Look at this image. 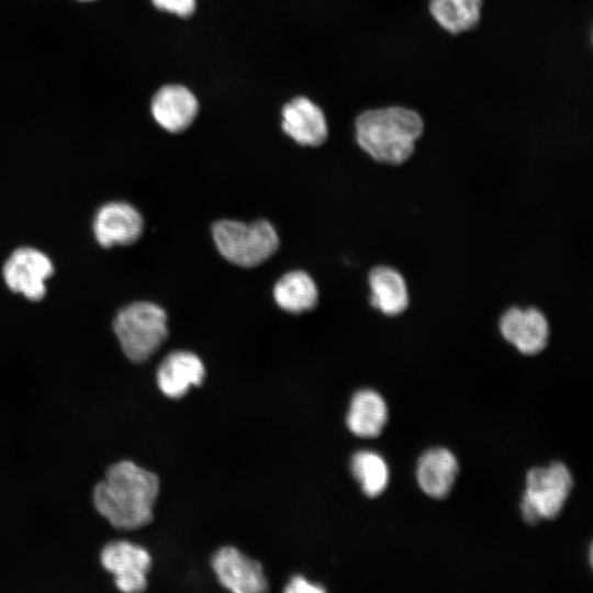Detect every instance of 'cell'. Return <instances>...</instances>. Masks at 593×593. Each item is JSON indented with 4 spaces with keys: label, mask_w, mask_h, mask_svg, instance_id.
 I'll list each match as a JSON object with an SVG mask.
<instances>
[{
    "label": "cell",
    "mask_w": 593,
    "mask_h": 593,
    "mask_svg": "<svg viewBox=\"0 0 593 593\" xmlns=\"http://www.w3.org/2000/svg\"><path fill=\"white\" fill-rule=\"evenodd\" d=\"M159 493L158 477L130 460L111 465L92 492L96 511L112 527L134 530L153 519Z\"/></svg>",
    "instance_id": "obj_1"
},
{
    "label": "cell",
    "mask_w": 593,
    "mask_h": 593,
    "mask_svg": "<svg viewBox=\"0 0 593 593\" xmlns=\"http://www.w3.org/2000/svg\"><path fill=\"white\" fill-rule=\"evenodd\" d=\"M358 145L374 160L401 165L414 153L424 132L423 118L413 109L400 105L370 109L355 122Z\"/></svg>",
    "instance_id": "obj_2"
},
{
    "label": "cell",
    "mask_w": 593,
    "mask_h": 593,
    "mask_svg": "<svg viewBox=\"0 0 593 593\" xmlns=\"http://www.w3.org/2000/svg\"><path fill=\"white\" fill-rule=\"evenodd\" d=\"M113 331L124 355L133 362L147 360L167 337V315L152 302H133L113 320Z\"/></svg>",
    "instance_id": "obj_3"
},
{
    "label": "cell",
    "mask_w": 593,
    "mask_h": 593,
    "mask_svg": "<svg viewBox=\"0 0 593 593\" xmlns=\"http://www.w3.org/2000/svg\"><path fill=\"white\" fill-rule=\"evenodd\" d=\"M212 235L220 254L239 267H255L267 260L279 246L273 226L265 220L246 224L221 220L213 224Z\"/></svg>",
    "instance_id": "obj_4"
},
{
    "label": "cell",
    "mask_w": 593,
    "mask_h": 593,
    "mask_svg": "<svg viewBox=\"0 0 593 593\" xmlns=\"http://www.w3.org/2000/svg\"><path fill=\"white\" fill-rule=\"evenodd\" d=\"M572 488L568 468L555 462L547 468L532 469L526 477L522 514L529 524L559 515Z\"/></svg>",
    "instance_id": "obj_5"
},
{
    "label": "cell",
    "mask_w": 593,
    "mask_h": 593,
    "mask_svg": "<svg viewBox=\"0 0 593 593\" xmlns=\"http://www.w3.org/2000/svg\"><path fill=\"white\" fill-rule=\"evenodd\" d=\"M49 257L33 247L12 251L3 265L2 275L8 288L30 301H40L46 293V280L53 275Z\"/></svg>",
    "instance_id": "obj_6"
},
{
    "label": "cell",
    "mask_w": 593,
    "mask_h": 593,
    "mask_svg": "<svg viewBox=\"0 0 593 593\" xmlns=\"http://www.w3.org/2000/svg\"><path fill=\"white\" fill-rule=\"evenodd\" d=\"M100 562L113 575L121 592L137 593L146 589L152 557L144 547L127 540L109 542L101 549Z\"/></svg>",
    "instance_id": "obj_7"
},
{
    "label": "cell",
    "mask_w": 593,
    "mask_h": 593,
    "mask_svg": "<svg viewBox=\"0 0 593 593\" xmlns=\"http://www.w3.org/2000/svg\"><path fill=\"white\" fill-rule=\"evenodd\" d=\"M92 228L97 242L109 248L135 243L143 233L144 221L133 205L113 201L99 208Z\"/></svg>",
    "instance_id": "obj_8"
},
{
    "label": "cell",
    "mask_w": 593,
    "mask_h": 593,
    "mask_svg": "<svg viewBox=\"0 0 593 593\" xmlns=\"http://www.w3.org/2000/svg\"><path fill=\"white\" fill-rule=\"evenodd\" d=\"M500 332L503 338L519 353L536 355L549 339V324L546 316L535 307L506 310L500 318Z\"/></svg>",
    "instance_id": "obj_9"
},
{
    "label": "cell",
    "mask_w": 593,
    "mask_h": 593,
    "mask_svg": "<svg viewBox=\"0 0 593 593\" xmlns=\"http://www.w3.org/2000/svg\"><path fill=\"white\" fill-rule=\"evenodd\" d=\"M220 583L235 593H259L268 588L261 564L234 547L221 548L212 558Z\"/></svg>",
    "instance_id": "obj_10"
},
{
    "label": "cell",
    "mask_w": 593,
    "mask_h": 593,
    "mask_svg": "<svg viewBox=\"0 0 593 593\" xmlns=\"http://www.w3.org/2000/svg\"><path fill=\"white\" fill-rule=\"evenodd\" d=\"M150 111L160 127L170 133H180L197 118L199 101L187 87L166 85L154 94Z\"/></svg>",
    "instance_id": "obj_11"
},
{
    "label": "cell",
    "mask_w": 593,
    "mask_h": 593,
    "mask_svg": "<svg viewBox=\"0 0 593 593\" xmlns=\"http://www.w3.org/2000/svg\"><path fill=\"white\" fill-rule=\"evenodd\" d=\"M281 115L282 130L298 144L320 146L326 141L328 128L324 112L309 98H293L282 108Z\"/></svg>",
    "instance_id": "obj_12"
},
{
    "label": "cell",
    "mask_w": 593,
    "mask_h": 593,
    "mask_svg": "<svg viewBox=\"0 0 593 593\" xmlns=\"http://www.w3.org/2000/svg\"><path fill=\"white\" fill-rule=\"evenodd\" d=\"M205 374L201 359L193 353H170L157 369V384L168 398L183 396L192 385H200Z\"/></svg>",
    "instance_id": "obj_13"
},
{
    "label": "cell",
    "mask_w": 593,
    "mask_h": 593,
    "mask_svg": "<svg viewBox=\"0 0 593 593\" xmlns=\"http://www.w3.org/2000/svg\"><path fill=\"white\" fill-rule=\"evenodd\" d=\"M371 290L370 304L387 316L403 313L410 302L409 290L403 276L389 266H378L368 276Z\"/></svg>",
    "instance_id": "obj_14"
},
{
    "label": "cell",
    "mask_w": 593,
    "mask_h": 593,
    "mask_svg": "<svg viewBox=\"0 0 593 593\" xmlns=\"http://www.w3.org/2000/svg\"><path fill=\"white\" fill-rule=\"evenodd\" d=\"M458 472L456 457L447 449L426 451L417 463V482L421 489L435 499L445 497L451 490Z\"/></svg>",
    "instance_id": "obj_15"
},
{
    "label": "cell",
    "mask_w": 593,
    "mask_h": 593,
    "mask_svg": "<svg viewBox=\"0 0 593 593\" xmlns=\"http://www.w3.org/2000/svg\"><path fill=\"white\" fill-rule=\"evenodd\" d=\"M388 418L383 398L373 390H360L350 403L346 423L349 430L360 437L378 436Z\"/></svg>",
    "instance_id": "obj_16"
},
{
    "label": "cell",
    "mask_w": 593,
    "mask_h": 593,
    "mask_svg": "<svg viewBox=\"0 0 593 593\" xmlns=\"http://www.w3.org/2000/svg\"><path fill=\"white\" fill-rule=\"evenodd\" d=\"M317 288L304 271L294 270L283 275L273 287L276 303L290 313H301L317 303Z\"/></svg>",
    "instance_id": "obj_17"
},
{
    "label": "cell",
    "mask_w": 593,
    "mask_h": 593,
    "mask_svg": "<svg viewBox=\"0 0 593 593\" xmlns=\"http://www.w3.org/2000/svg\"><path fill=\"white\" fill-rule=\"evenodd\" d=\"M482 4L483 0H429L428 10L440 27L459 34L479 24Z\"/></svg>",
    "instance_id": "obj_18"
},
{
    "label": "cell",
    "mask_w": 593,
    "mask_h": 593,
    "mask_svg": "<svg viewBox=\"0 0 593 593\" xmlns=\"http://www.w3.org/2000/svg\"><path fill=\"white\" fill-rule=\"evenodd\" d=\"M351 472L369 497L380 495L389 482V469L383 458L373 451H359L351 459Z\"/></svg>",
    "instance_id": "obj_19"
},
{
    "label": "cell",
    "mask_w": 593,
    "mask_h": 593,
    "mask_svg": "<svg viewBox=\"0 0 593 593\" xmlns=\"http://www.w3.org/2000/svg\"><path fill=\"white\" fill-rule=\"evenodd\" d=\"M155 8L179 18L191 16L197 8V0H150Z\"/></svg>",
    "instance_id": "obj_20"
},
{
    "label": "cell",
    "mask_w": 593,
    "mask_h": 593,
    "mask_svg": "<svg viewBox=\"0 0 593 593\" xmlns=\"http://www.w3.org/2000/svg\"><path fill=\"white\" fill-rule=\"evenodd\" d=\"M288 593H322L325 589L316 583L309 582L302 575H294L284 588Z\"/></svg>",
    "instance_id": "obj_21"
},
{
    "label": "cell",
    "mask_w": 593,
    "mask_h": 593,
    "mask_svg": "<svg viewBox=\"0 0 593 593\" xmlns=\"http://www.w3.org/2000/svg\"><path fill=\"white\" fill-rule=\"evenodd\" d=\"M79 1H93V0H79Z\"/></svg>",
    "instance_id": "obj_22"
}]
</instances>
